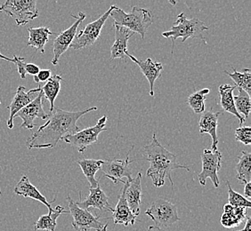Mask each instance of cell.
<instances>
[{
  "label": "cell",
  "instance_id": "6da1fadb",
  "mask_svg": "<svg viewBox=\"0 0 251 231\" xmlns=\"http://www.w3.org/2000/svg\"><path fill=\"white\" fill-rule=\"evenodd\" d=\"M94 111H97V107L75 112L54 108L52 112H49L47 122L28 138L26 141L27 148L50 149L55 147L65 136L74 135L80 131L77 125V120L82 116Z\"/></svg>",
  "mask_w": 251,
  "mask_h": 231
},
{
  "label": "cell",
  "instance_id": "7a4b0ae2",
  "mask_svg": "<svg viewBox=\"0 0 251 231\" xmlns=\"http://www.w3.org/2000/svg\"><path fill=\"white\" fill-rule=\"evenodd\" d=\"M143 150L146 154V159L150 163L146 174L151 179L156 188L163 186L166 178L169 179L171 186H173L174 183L171 178V172L173 170L184 169L190 171L188 166L177 163L176 155L169 152L160 144L156 138V134L152 135L150 144L145 145Z\"/></svg>",
  "mask_w": 251,
  "mask_h": 231
},
{
  "label": "cell",
  "instance_id": "3957f363",
  "mask_svg": "<svg viewBox=\"0 0 251 231\" xmlns=\"http://www.w3.org/2000/svg\"><path fill=\"white\" fill-rule=\"evenodd\" d=\"M111 18L114 20V25H119L129 29L134 33L140 34L142 39H145L147 29L153 23V16L149 10L134 6L130 13H126L114 5L111 11Z\"/></svg>",
  "mask_w": 251,
  "mask_h": 231
},
{
  "label": "cell",
  "instance_id": "277c9868",
  "mask_svg": "<svg viewBox=\"0 0 251 231\" xmlns=\"http://www.w3.org/2000/svg\"><path fill=\"white\" fill-rule=\"evenodd\" d=\"M208 27L197 18L187 19L184 13H181L177 16V20L175 25L169 31H165L162 36L166 39L172 40V51L174 49L176 40L182 38V43H184L187 39H200L205 44H208L207 39L203 37V31L208 30Z\"/></svg>",
  "mask_w": 251,
  "mask_h": 231
},
{
  "label": "cell",
  "instance_id": "5b68a950",
  "mask_svg": "<svg viewBox=\"0 0 251 231\" xmlns=\"http://www.w3.org/2000/svg\"><path fill=\"white\" fill-rule=\"evenodd\" d=\"M0 12L13 17L17 26H25L39 16L36 0H7L0 6Z\"/></svg>",
  "mask_w": 251,
  "mask_h": 231
},
{
  "label": "cell",
  "instance_id": "8992f818",
  "mask_svg": "<svg viewBox=\"0 0 251 231\" xmlns=\"http://www.w3.org/2000/svg\"><path fill=\"white\" fill-rule=\"evenodd\" d=\"M67 201L70 208L69 213L72 214L73 219L72 225L76 231H89V230H95L96 231H107L108 223L103 224L100 222V215L95 216L88 210L79 208L70 196L67 197Z\"/></svg>",
  "mask_w": 251,
  "mask_h": 231
},
{
  "label": "cell",
  "instance_id": "52a82bcc",
  "mask_svg": "<svg viewBox=\"0 0 251 231\" xmlns=\"http://www.w3.org/2000/svg\"><path fill=\"white\" fill-rule=\"evenodd\" d=\"M145 214L154 222L156 227L160 229L169 228L180 221L176 206L165 199H158L152 203Z\"/></svg>",
  "mask_w": 251,
  "mask_h": 231
},
{
  "label": "cell",
  "instance_id": "ba28073f",
  "mask_svg": "<svg viewBox=\"0 0 251 231\" xmlns=\"http://www.w3.org/2000/svg\"><path fill=\"white\" fill-rule=\"evenodd\" d=\"M106 121V116H102L97 121V125L86 128L84 130L78 131L74 135H67L62 140L73 146L75 149H77L79 153H83L88 146L97 142L98 136L101 132L107 130Z\"/></svg>",
  "mask_w": 251,
  "mask_h": 231
},
{
  "label": "cell",
  "instance_id": "9c48e42d",
  "mask_svg": "<svg viewBox=\"0 0 251 231\" xmlns=\"http://www.w3.org/2000/svg\"><path fill=\"white\" fill-rule=\"evenodd\" d=\"M113 7L114 5H111L109 10H107L106 12L100 16L97 21L86 25V27L76 35L73 43L70 46V48L73 50H79V49L88 47L96 43V41L100 37L103 25L106 23L109 16L111 15Z\"/></svg>",
  "mask_w": 251,
  "mask_h": 231
},
{
  "label": "cell",
  "instance_id": "30bf717a",
  "mask_svg": "<svg viewBox=\"0 0 251 231\" xmlns=\"http://www.w3.org/2000/svg\"><path fill=\"white\" fill-rule=\"evenodd\" d=\"M134 149L132 146L130 150L126 156L125 159H111L108 161H103L101 164V170L104 173V177L111 180L115 184L123 183L125 184L126 181H132V171L129 168V164L132 161H129V155Z\"/></svg>",
  "mask_w": 251,
  "mask_h": 231
},
{
  "label": "cell",
  "instance_id": "8fae6325",
  "mask_svg": "<svg viewBox=\"0 0 251 231\" xmlns=\"http://www.w3.org/2000/svg\"><path fill=\"white\" fill-rule=\"evenodd\" d=\"M223 156L220 151H211L210 149H204L201 154L202 170L199 173L198 179L200 183L205 186L208 179L212 181L215 188L219 187V179L218 172L221 168Z\"/></svg>",
  "mask_w": 251,
  "mask_h": 231
},
{
  "label": "cell",
  "instance_id": "7c38bea8",
  "mask_svg": "<svg viewBox=\"0 0 251 231\" xmlns=\"http://www.w3.org/2000/svg\"><path fill=\"white\" fill-rule=\"evenodd\" d=\"M72 17L76 19V22L71 27H69L67 29H65V30L62 31L61 33H59L57 37L53 40V58L51 63L54 66L58 64L59 60H60L61 56L67 51L68 48L70 47V46L73 43V40L77 35V28L83 21L86 19V15L84 13L79 12L77 16L73 15Z\"/></svg>",
  "mask_w": 251,
  "mask_h": 231
},
{
  "label": "cell",
  "instance_id": "4fadbf2b",
  "mask_svg": "<svg viewBox=\"0 0 251 231\" xmlns=\"http://www.w3.org/2000/svg\"><path fill=\"white\" fill-rule=\"evenodd\" d=\"M44 94L42 91L39 92V96L31 101L27 106L25 107L15 116V117H20L23 123L21 128L33 129L35 127V119L41 118L47 120L49 118V114H47L43 109Z\"/></svg>",
  "mask_w": 251,
  "mask_h": 231
},
{
  "label": "cell",
  "instance_id": "5bb4252c",
  "mask_svg": "<svg viewBox=\"0 0 251 231\" xmlns=\"http://www.w3.org/2000/svg\"><path fill=\"white\" fill-rule=\"evenodd\" d=\"M41 92V87H38L35 89H31L27 91V89L23 86H20L12 102L9 106L6 107V109L9 111V118L7 119L6 125L9 129L14 128V118L15 116L23 110L25 107L27 106L31 101H34L37 97L39 96V92Z\"/></svg>",
  "mask_w": 251,
  "mask_h": 231
},
{
  "label": "cell",
  "instance_id": "9a60e30c",
  "mask_svg": "<svg viewBox=\"0 0 251 231\" xmlns=\"http://www.w3.org/2000/svg\"><path fill=\"white\" fill-rule=\"evenodd\" d=\"M126 57L130 58L131 60L134 63L137 64V66L140 68L141 71L145 75V77L147 78V80L149 81L150 84V95L153 96L154 95V83L159 77L161 76V71L163 69V65L162 63H156L153 62L151 58L146 59L145 61H142L137 58L133 56L132 54L126 52Z\"/></svg>",
  "mask_w": 251,
  "mask_h": 231
},
{
  "label": "cell",
  "instance_id": "2e32d148",
  "mask_svg": "<svg viewBox=\"0 0 251 231\" xmlns=\"http://www.w3.org/2000/svg\"><path fill=\"white\" fill-rule=\"evenodd\" d=\"M77 207L81 209L87 210L88 208H97L102 212H113L114 208L111 207L109 203V198L102 191L100 185L96 188H89V196L86 198L85 201L78 200L75 202Z\"/></svg>",
  "mask_w": 251,
  "mask_h": 231
},
{
  "label": "cell",
  "instance_id": "e0dca14e",
  "mask_svg": "<svg viewBox=\"0 0 251 231\" xmlns=\"http://www.w3.org/2000/svg\"><path fill=\"white\" fill-rule=\"evenodd\" d=\"M127 182H126L125 184L123 185V188L121 190V196L119 198V201L117 203L116 207L114 208L113 211V215L112 219L114 224H122L125 227L129 226V225H134L136 221V217L133 212H131L129 207L127 205V202L126 200L125 191L126 186H127Z\"/></svg>",
  "mask_w": 251,
  "mask_h": 231
},
{
  "label": "cell",
  "instance_id": "ac0fdd59",
  "mask_svg": "<svg viewBox=\"0 0 251 231\" xmlns=\"http://www.w3.org/2000/svg\"><path fill=\"white\" fill-rule=\"evenodd\" d=\"M222 114V111L213 112L212 111H204L199 122L200 133L208 134L212 138L211 151L218 150V138L217 129L218 125V117Z\"/></svg>",
  "mask_w": 251,
  "mask_h": 231
},
{
  "label": "cell",
  "instance_id": "d6986e66",
  "mask_svg": "<svg viewBox=\"0 0 251 231\" xmlns=\"http://www.w3.org/2000/svg\"><path fill=\"white\" fill-rule=\"evenodd\" d=\"M14 191H15L16 195L23 196V197L26 198H31L33 200H37V201L42 203L49 208V212H52L53 210L52 207H51V203L54 202L55 198L53 199L52 202H48L46 197H44L43 195L39 192V189L29 182V179L26 175H24L20 180L19 183L15 185Z\"/></svg>",
  "mask_w": 251,
  "mask_h": 231
},
{
  "label": "cell",
  "instance_id": "ffe728a7",
  "mask_svg": "<svg viewBox=\"0 0 251 231\" xmlns=\"http://www.w3.org/2000/svg\"><path fill=\"white\" fill-rule=\"evenodd\" d=\"M142 173H138L135 179H132L131 182H127V186L126 188L125 198L131 212L138 216L140 212V205L142 202Z\"/></svg>",
  "mask_w": 251,
  "mask_h": 231
},
{
  "label": "cell",
  "instance_id": "44dd1931",
  "mask_svg": "<svg viewBox=\"0 0 251 231\" xmlns=\"http://www.w3.org/2000/svg\"><path fill=\"white\" fill-rule=\"evenodd\" d=\"M115 29V42L111 48V59L125 60L127 51V43L134 32L119 25H113Z\"/></svg>",
  "mask_w": 251,
  "mask_h": 231
},
{
  "label": "cell",
  "instance_id": "7402d4cb",
  "mask_svg": "<svg viewBox=\"0 0 251 231\" xmlns=\"http://www.w3.org/2000/svg\"><path fill=\"white\" fill-rule=\"evenodd\" d=\"M247 208L232 207L227 204L224 207V213L221 216V224L226 229L239 226L246 221Z\"/></svg>",
  "mask_w": 251,
  "mask_h": 231
},
{
  "label": "cell",
  "instance_id": "603a6c76",
  "mask_svg": "<svg viewBox=\"0 0 251 231\" xmlns=\"http://www.w3.org/2000/svg\"><path fill=\"white\" fill-rule=\"evenodd\" d=\"M235 88H236L235 86L232 87L229 85H221L218 88V92L220 95V101H221L223 110L230 114L235 116L239 119V124L240 125H242L245 122V119L237 112L236 109H235L233 94H232Z\"/></svg>",
  "mask_w": 251,
  "mask_h": 231
},
{
  "label": "cell",
  "instance_id": "cb8c5ba5",
  "mask_svg": "<svg viewBox=\"0 0 251 231\" xmlns=\"http://www.w3.org/2000/svg\"><path fill=\"white\" fill-rule=\"evenodd\" d=\"M28 31L29 36L27 46H32L40 53H45V46L49 41V36L53 35V32L50 31L49 27H30Z\"/></svg>",
  "mask_w": 251,
  "mask_h": 231
},
{
  "label": "cell",
  "instance_id": "d4e9b609",
  "mask_svg": "<svg viewBox=\"0 0 251 231\" xmlns=\"http://www.w3.org/2000/svg\"><path fill=\"white\" fill-rule=\"evenodd\" d=\"M103 160L97 159H79L77 164L82 170L87 182L90 184V188H96L99 186V182L96 179V173L101 167Z\"/></svg>",
  "mask_w": 251,
  "mask_h": 231
},
{
  "label": "cell",
  "instance_id": "484cf974",
  "mask_svg": "<svg viewBox=\"0 0 251 231\" xmlns=\"http://www.w3.org/2000/svg\"><path fill=\"white\" fill-rule=\"evenodd\" d=\"M67 211L61 206L55 207L52 212H49L47 215H42L39 220L34 223V230L37 231H54L57 226L56 220L62 213H68Z\"/></svg>",
  "mask_w": 251,
  "mask_h": 231
},
{
  "label": "cell",
  "instance_id": "4316f807",
  "mask_svg": "<svg viewBox=\"0 0 251 231\" xmlns=\"http://www.w3.org/2000/svg\"><path fill=\"white\" fill-rule=\"evenodd\" d=\"M62 81H63L62 77L55 74L50 77L45 84V86L41 88L44 98L50 102V112H52L54 109V101L59 94V92L61 90Z\"/></svg>",
  "mask_w": 251,
  "mask_h": 231
},
{
  "label": "cell",
  "instance_id": "83f0119b",
  "mask_svg": "<svg viewBox=\"0 0 251 231\" xmlns=\"http://www.w3.org/2000/svg\"><path fill=\"white\" fill-rule=\"evenodd\" d=\"M236 177L242 184L251 183V154L248 151H242L236 164Z\"/></svg>",
  "mask_w": 251,
  "mask_h": 231
},
{
  "label": "cell",
  "instance_id": "f1b7e54d",
  "mask_svg": "<svg viewBox=\"0 0 251 231\" xmlns=\"http://www.w3.org/2000/svg\"><path fill=\"white\" fill-rule=\"evenodd\" d=\"M233 72H228L225 70L224 72L226 74L227 76L232 78L233 82L235 83V87L239 89H242L246 92L249 95L251 93V69H244L242 71L239 72L237 71L234 68H232Z\"/></svg>",
  "mask_w": 251,
  "mask_h": 231
},
{
  "label": "cell",
  "instance_id": "f546056e",
  "mask_svg": "<svg viewBox=\"0 0 251 231\" xmlns=\"http://www.w3.org/2000/svg\"><path fill=\"white\" fill-rule=\"evenodd\" d=\"M208 93L209 89L205 88L200 91L194 92L187 98L186 102L195 114H201L205 111L206 95Z\"/></svg>",
  "mask_w": 251,
  "mask_h": 231
},
{
  "label": "cell",
  "instance_id": "4dcf8cb0",
  "mask_svg": "<svg viewBox=\"0 0 251 231\" xmlns=\"http://www.w3.org/2000/svg\"><path fill=\"white\" fill-rule=\"evenodd\" d=\"M233 100L237 112L246 120L251 114V95H249L244 90L239 89V94L236 96H233Z\"/></svg>",
  "mask_w": 251,
  "mask_h": 231
},
{
  "label": "cell",
  "instance_id": "1f68e13d",
  "mask_svg": "<svg viewBox=\"0 0 251 231\" xmlns=\"http://www.w3.org/2000/svg\"><path fill=\"white\" fill-rule=\"evenodd\" d=\"M227 188H228V200L229 205L232 207H243V208H251V202L248 200L245 197L242 196L241 194L234 191L231 187V184L229 182H226Z\"/></svg>",
  "mask_w": 251,
  "mask_h": 231
},
{
  "label": "cell",
  "instance_id": "d6a6232c",
  "mask_svg": "<svg viewBox=\"0 0 251 231\" xmlns=\"http://www.w3.org/2000/svg\"><path fill=\"white\" fill-rule=\"evenodd\" d=\"M235 140L242 144L250 145L251 143V128L250 126L239 127L235 130Z\"/></svg>",
  "mask_w": 251,
  "mask_h": 231
},
{
  "label": "cell",
  "instance_id": "836d02e7",
  "mask_svg": "<svg viewBox=\"0 0 251 231\" xmlns=\"http://www.w3.org/2000/svg\"><path fill=\"white\" fill-rule=\"evenodd\" d=\"M13 60H14V63L17 66V70L19 73L20 77L23 79H25L26 78V71H25L26 63H25V58L14 55Z\"/></svg>",
  "mask_w": 251,
  "mask_h": 231
},
{
  "label": "cell",
  "instance_id": "e575fe53",
  "mask_svg": "<svg viewBox=\"0 0 251 231\" xmlns=\"http://www.w3.org/2000/svg\"><path fill=\"white\" fill-rule=\"evenodd\" d=\"M52 77L50 69H40L39 72L34 77V81L36 83L46 82Z\"/></svg>",
  "mask_w": 251,
  "mask_h": 231
},
{
  "label": "cell",
  "instance_id": "d590c367",
  "mask_svg": "<svg viewBox=\"0 0 251 231\" xmlns=\"http://www.w3.org/2000/svg\"><path fill=\"white\" fill-rule=\"evenodd\" d=\"M39 70H40V69L38 65H36L34 63H26V66H25L26 74H29V75L35 77L39 72Z\"/></svg>",
  "mask_w": 251,
  "mask_h": 231
},
{
  "label": "cell",
  "instance_id": "8d00e7d4",
  "mask_svg": "<svg viewBox=\"0 0 251 231\" xmlns=\"http://www.w3.org/2000/svg\"><path fill=\"white\" fill-rule=\"evenodd\" d=\"M244 194L248 200H250L251 198V183H249L245 184L244 186Z\"/></svg>",
  "mask_w": 251,
  "mask_h": 231
},
{
  "label": "cell",
  "instance_id": "74e56055",
  "mask_svg": "<svg viewBox=\"0 0 251 231\" xmlns=\"http://www.w3.org/2000/svg\"><path fill=\"white\" fill-rule=\"evenodd\" d=\"M239 231H251V217L250 214H247L246 221H245V228H244V230Z\"/></svg>",
  "mask_w": 251,
  "mask_h": 231
},
{
  "label": "cell",
  "instance_id": "f35d334b",
  "mask_svg": "<svg viewBox=\"0 0 251 231\" xmlns=\"http://www.w3.org/2000/svg\"><path fill=\"white\" fill-rule=\"evenodd\" d=\"M146 231H167L164 229H160L159 227L151 226Z\"/></svg>",
  "mask_w": 251,
  "mask_h": 231
},
{
  "label": "cell",
  "instance_id": "ab89813d",
  "mask_svg": "<svg viewBox=\"0 0 251 231\" xmlns=\"http://www.w3.org/2000/svg\"><path fill=\"white\" fill-rule=\"evenodd\" d=\"M0 59H3V60H5V61H7V62L14 63V60H13V59H10V58L5 57V55H3V54H2L1 53H0Z\"/></svg>",
  "mask_w": 251,
  "mask_h": 231
},
{
  "label": "cell",
  "instance_id": "60d3db41",
  "mask_svg": "<svg viewBox=\"0 0 251 231\" xmlns=\"http://www.w3.org/2000/svg\"><path fill=\"white\" fill-rule=\"evenodd\" d=\"M0 195H2V192H1V188H0Z\"/></svg>",
  "mask_w": 251,
  "mask_h": 231
}]
</instances>
